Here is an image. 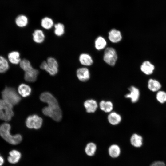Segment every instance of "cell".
Wrapping results in <instances>:
<instances>
[{"instance_id": "6da1fadb", "label": "cell", "mask_w": 166, "mask_h": 166, "mask_svg": "<svg viewBox=\"0 0 166 166\" xmlns=\"http://www.w3.org/2000/svg\"><path fill=\"white\" fill-rule=\"evenodd\" d=\"M40 98L42 101L48 105L43 109V113L56 121H60L62 117V112L54 97L49 92H45L41 94Z\"/></svg>"}, {"instance_id": "7a4b0ae2", "label": "cell", "mask_w": 166, "mask_h": 166, "mask_svg": "<svg viewBox=\"0 0 166 166\" xmlns=\"http://www.w3.org/2000/svg\"><path fill=\"white\" fill-rule=\"evenodd\" d=\"M11 126L5 122L0 125V136L6 142L14 145L19 144L22 140V136L19 134L12 135L10 133Z\"/></svg>"}, {"instance_id": "3957f363", "label": "cell", "mask_w": 166, "mask_h": 166, "mask_svg": "<svg viewBox=\"0 0 166 166\" xmlns=\"http://www.w3.org/2000/svg\"><path fill=\"white\" fill-rule=\"evenodd\" d=\"M2 99L13 106L18 104L21 98L18 93L13 88L6 87L2 92Z\"/></svg>"}, {"instance_id": "277c9868", "label": "cell", "mask_w": 166, "mask_h": 166, "mask_svg": "<svg viewBox=\"0 0 166 166\" xmlns=\"http://www.w3.org/2000/svg\"><path fill=\"white\" fill-rule=\"evenodd\" d=\"M13 106L3 99H0V119L8 121L12 119L14 115Z\"/></svg>"}, {"instance_id": "5b68a950", "label": "cell", "mask_w": 166, "mask_h": 166, "mask_svg": "<svg viewBox=\"0 0 166 166\" xmlns=\"http://www.w3.org/2000/svg\"><path fill=\"white\" fill-rule=\"evenodd\" d=\"M59 65L56 59L52 57H48L46 61H43L41 64V69L45 70L51 76L57 74L58 71Z\"/></svg>"}, {"instance_id": "8992f818", "label": "cell", "mask_w": 166, "mask_h": 166, "mask_svg": "<svg viewBox=\"0 0 166 166\" xmlns=\"http://www.w3.org/2000/svg\"><path fill=\"white\" fill-rule=\"evenodd\" d=\"M26 127L30 129H38L42 126L43 123L42 118L37 115L29 116L26 120Z\"/></svg>"}, {"instance_id": "52a82bcc", "label": "cell", "mask_w": 166, "mask_h": 166, "mask_svg": "<svg viewBox=\"0 0 166 166\" xmlns=\"http://www.w3.org/2000/svg\"><path fill=\"white\" fill-rule=\"evenodd\" d=\"M104 61L108 65L114 66L117 59L115 50L112 48H107L104 52L103 57Z\"/></svg>"}, {"instance_id": "ba28073f", "label": "cell", "mask_w": 166, "mask_h": 166, "mask_svg": "<svg viewBox=\"0 0 166 166\" xmlns=\"http://www.w3.org/2000/svg\"><path fill=\"white\" fill-rule=\"evenodd\" d=\"M121 150L120 147L117 144H113L110 145L108 149L109 156L112 158L116 159L120 156Z\"/></svg>"}, {"instance_id": "9c48e42d", "label": "cell", "mask_w": 166, "mask_h": 166, "mask_svg": "<svg viewBox=\"0 0 166 166\" xmlns=\"http://www.w3.org/2000/svg\"><path fill=\"white\" fill-rule=\"evenodd\" d=\"M39 73V72L38 69L33 68L25 72L24 78L26 81L34 82L36 80Z\"/></svg>"}, {"instance_id": "30bf717a", "label": "cell", "mask_w": 166, "mask_h": 166, "mask_svg": "<svg viewBox=\"0 0 166 166\" xmlns=\"http://www.w3.org/2000/svg\"><path fill=\"white\" fill-rule=\"evenodd\" d=\"M76 75L78 79L80 81L85 82L87 81L90 78V73L88 69L81 68L76 71Z\"/></svg>"}, {"instance_id": "8fae6325", "label": "cell", "mask_w": 166, "mask_h": 166, "mask_svg": "<svg viewBox=\"0 0 166 166\" xmlns=\"http://www.w3.org/2000/svg\"><path fill=\"white\" fill-rule=\"evenodd\" d=\"M130 93L125 95L126 98H129L132 103L136 102L139 99L140 92L139 90L134 86H131L128 89Z\"/></svg>"}, {"instance_id": "7c38bea8", "label": "cell", "mask_w": 166, "mask_h": 166, "mask_svg": "<svg viewBox=\"0 0 166 166\" xmlns=\"http://www.w3.org/2000/svg\"><path fill=\"white\" fill-rule=\"evenodd\" d=\"M33 41L37 44L43 43L45 38V35L43 31L40 29L35 30L32 33Z\"/></svg>"}, {"instance_id": "4fadbf2b", "label": "cell", "mask_w": 166, "mask_h": 166, "mask_svg": "<svg viewBox=\"0 0 166 166\" xmlns=\"http://www.w3.org/2000/svg\"><path fill=\"white\" fill-rule=\"evenodd\" d=\"M97 150V144L94 142H91L86 145L84 151L86 155L89 157H93L95 156Z\"/></svg>"}, {"instance_id": "5bb4252c", "label": "cell", "mask_w": 166, "mask_h": 166, "mask_svg": "<svg viewBox=\"0 0 166 166\" xmlns=\"http://www.w3.org/2000/svg\"><path fill=\"white\" fill-rule=\"evenodd\" d=\"M130 141L132 146L136 148H139L143 145V138L140 135L134 133L131 136Z\"/></svg>"}, {"instance_id": "9a60e30c", "label": "cell", "mask_w": 166, "mask_h": 166, "mask_svg": "<svg viewBox=\"0 0 166 166\" xmlns=\"http://www.w3.org/2000/svg\"><path fill=\"white\" fill-rule=\"evenodd\" d=\"M140 69L141 71L145 74L149 75L153 73L155 66L149 61H146L143 62Z\"/></svg>"}, {"instance_id": "2e32d148", "label": "cell", "mask_w": 166, "mask_h": 166, "mask_svg": "<svg viewBox=\"0 0 166 166\" xmlns=\"http://www.w3.org/2000/svg\"><path fill=\"white\" fill-rule=\"evenodd\" d=\"M84 106L88 113H93L95 112L97 108L96 101L93 99L87 100L84 102Z\"/></svg>"}, {"instance_id": "e0dca14e", "label": "cell", "mask_w": 166, "mask_h": 166, "mask_svg": "<svg viewBox=\"0 0 166 166\" xmlns=\"http://www.w3.org/2000/svg\"><path fill=\"white\" fill-rule=\"evenodd\" d=\"M7 160L8 162L11 164H15L18 163L21 157V153L16 150H13L10 151Z\"/></svg>"}, {"instance_id": "ac0fdd59", "label": "cell", "mask_w": 166, "mask_h": 166, "mask_svg": "<svg viewBox=\"0 0 166 166\" xmlns=\"http://www.w3.org/2000/svg\"><path fill=\"white\" fill-rule=\"evenodd\" d=\"M18 91L19 95L23 97H26L30 94L31 89L28 85L22 83L19 85Z\"/></svg>"}, {"instance_id": "d6986e66", "label": "cell", "mask_w": 166, "mask_h": 166, "mask_svg": "<svg viewBox=\"0 0 166 166\" xmlns=\"http://www.w3.org/2000/svg\"><path fill=\"white\" fill-rule=\"evenodd\" d=\"M20 56L19 53L17 51L11 52L8 55V60L13 64H19L22 60Z\"/></svg>"}, {"instance_id": "ffe728a7", "label": "cell", "mask_w": 166, "mask_h": 166, "mask_svg": "<svg viewBox=\"0 0 166 166\" xmlns=\"http://www.w3.org/2000/svg\"><path fill=\"white\" fill-rule=\"evenodd\" d=\"M109 38L113 43H117L120 41L122 39L120 32L115 29L111 30L109 33Z\"/></svg>"}, {"instance_id": "44dd1931", "label": "cell", "mask_w": 166, "mask_h": 166, "mask_svg": "<svg viewBox=\"0 0 166 166\" xmlns=\"http://www.w3.org/2000/svg\"><path fill=\"white\" fill-rule=\"evenodd\" d=\"M109 122L113 125L119 124L121 121V116L115 112L110 113L108 116Z\"/></svg>"}, {"instance_id": "7402d4cb", "label": "cell", "mask_w": 166, "mask_h": 166, "mask_svg": "<svg viewBox=\"0 0 166 166\" xmlns=\"http://www.w3.org/2000/svg\"><path fill=\"white\" fill-rule=\"evenodd\" d=\"M79 61L82 65L86 66L90 65L93 63L91 57L86 53H82L80 55Z\"/></svg>"}, {"instance_id": "603a6c76", "label": "cell", "mask_w": 166, "mask_h": 166, "mask_svg": "<svg viewBox=\"0 0 166 166\" xmlns=\"http://www.w3.org/2000/svg\"><path fill=\"white\" fill-rule=\"evenodd\" d=\"M100 109L105 113L110 112L113 109V105L110 101H101L100 103Z\"/></svg>"}, {"instance_id": "cb8c5ba5", "label": "cell", "mask_w": 166, "mask_h": 166, "mask_svg": "<svg viewBox=\"0 0 166 166\" xmlns=\"http://www.w3.org/2000/svg\"><path fill=\"white\" fill-rule=\"evenodd\" d=\"M15 22L17 26L20 28H23L27 26L28 20L27 18L25 15H21L16 18Z\"/></svg>"}, {"instance_id": "d4e9b609", "label": "cell", "mask_w": 166, "mask_h": 166, "mask_svg": "<svg viewBox=\"0 0 166 166\" xmlns=\"http://www.w3.org/2000/svg\"><path fill=\"white\" fill-rule=\"evenodd\" d=\"M148 86L150 90L153 92H156L160 89L161 85L157 80L150 79L148 81Z\"/></svg>"}, {"instance_id": "484cf974", "label": "cell", "mask_w": 166, "mask_h": 166, "mask_svg": "<svg viewBox=\"0 0 166 166\" xmlns=\"http://www.w3.org/2000/svg\"><path fill=\"white\" fill-rule=\"evenodd\" d=\"M41 25L43 28L47 30L51 29L54 26L53 20L48 17H45L42 19L41 21Z\"/></svg>"}, {"instance_id": "4316f807", "label": "cell", "mask_w": 166, "mask_h": 166, "mask_svg": "<svg viewBox=\"0 0 166 166\" xmlns=\"http://www.w3.org/2000/svg\"><path fill=\"white\" fill-rule=\"evenodd\" d=\"M9 68V65L8 60L3 56H0V73L6 72Z\"/></svg>"}, {"instance_id": "83f0119b", "label": "cell", "mask_w": 166, "mask_h": 166, "mask_svg": "<svg viewBox=\"0 0 166 166\" xmlns=\"http://www.w3.org/2000/svg\"><path fill=\"white\" fill-rule=\"evenodd\" d=\"M54 32L56 36L58 37H61L64 34L65 32V28L63 24L58 23L54 25Z\"/></svg>"}, {"instance_id": "f1b7e54d", "label": "cell", "mask_w": 166, "mask_h": 166, "mask_svg": "<svg viewBox=\"0 0 166 166\" xmlns=\"http://www.w3.org/2000/svg\"><path fill=\"white\" fill-rule=\"evenodd\" d=\"M19 65L21 68L24 72H26L34 68L30 61L26 59L21 60Z\"/></svg>"}, {"instance_id": "f546056e", "label": "cell", "mask_w": 166, "mask_h": 166, "mask_svg": "<svg viewBox=\"0 0 166 166\" xmlns=\"http://www.w3.org/2000/svg\"><path fill=\"white\" fill-rule=\"evenodd\" d=\"M106 42L104 38L99 37L95 41V47L97 50H101L104 49L106 46Z\"/></svg>"}, {"instance_id": "4dcf8cb0", "label": "cell", "mask_w": 166, "mask_h": 166, "mask_svg": "<svg viewBox=\"0 0 166 166\" xmlns=\"http://www.w3.org/2000/svg\"><path fill=\"white\" fill-rule=\"evenodd\" d=\"M156 98L160 103H164L166 101V93L163 91H159L156 94Z\"/></svg>"}, {"instance_id": "1f68e13d", "label": "cell", "mask_w": 166, "mask_h": 166, "mask_svg": "<svg viewBox=\"0 0 166 166\" xmlns=\"http://www.w3.org/2000/svg\"><path fill=\"white\" fill-rule=\"evenodd\" d=\"M150 166H166V165L163 161H156L152 163Z\"/></svg>"}, {"instance_id": "d6a6232c", "label": "cell", "mask_w": 166, "mask_h": 166, "mask_svg": "<svg viewBox=\"0 0 166 166\" xmlns=\"http://www.w3.org/2000/svg\"><path fill=\"white\" fill-rule=\"evenodd\" d=\"M4 160L3 158L0 155V166H2L4 164Z\"/></svg>"}]
</instances>
